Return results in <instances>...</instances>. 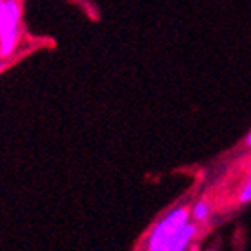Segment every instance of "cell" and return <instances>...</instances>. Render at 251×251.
Returning <instances> with one entry per match:
<instances>
[{
  "instance_id": "obj_1",
  "label": "cell",
  "mask_w": 251,
  "mask_h": 251,
  "mask_svg": "<svg viewBox=\"0 0 251 251\" xmlns=\"http://www.w3.org/2000/svg\"><path fill=\"white\" fill-rule=\"evenodd\" d=\"M190 208L188 206H176L163 215L156 225L152 226L146 241L147 251H160L185 225L190 223Z\"/></svg>"
},
{
  "instance_id": "obj_2",
  "label": "cell",
  "mask_w": 251,
  "mask_h": 251,
  "mask_svg": "<svg viewBox=\"0 0 251 251\" xmlns=\"http://www.w3.org/2000/svg\"><path fill=\"white\" fill-rule=\"evenodd\" d=\"M24 0H7V15L0 27V61H9L22 34Z\"/></svg>"
},
{
  "instance_id": "obj_3",
  "label": "cell",
  "mask_w": 251,
  "mask_h": 251,
  "mask_svg": "<svg viewBox=\"0 0 251 251\" xmlns=\"http://www.w3.org/2000/svg\"><path fill=\"white\" fill-rule=\"evenodd\" d=\"M196 233H198V226L194 225V223H188L160 251H187L190 242L194 241Z\"/></svg>"
},
{
  "instance_id": "obj_4",
  "label": "cell",
  "mask_w": 251,
  "mask_h": 251,
  "mask_svg": "<svg viewBox=\"0 0 251 251\" xmlns=\"http://www.w3.org/2000/svg\"><path fill=\"white\" fill-rule=\"evenodd\" d=\"M210 214H212V206L206 199H199L190 206V215H192L194 223H204L208 221Z\"/></svg>"
},
{
  "instance_id": "obj_5",
  "label": "cell",
  "mask_w": 251,
  "mask_h": 251,
  "mask_svg": "<svg viewBox=\"0 0 251 251\" xmlns=\"http://www.w3.org/2000/svg\"><path fill=\"white\" fill-rule=\"evenodd\" d=\"M251 201V176L248 178V181L244 183V187H242L241 194H239V203L241 204H246Z\"/></svg>"
},
{
  "instance_id": "obj_6",
  "label": "cell",
  "mask_w": 251,
  "mask_h": 251,
  "mask_svg": "<svg viewBox=\"0 0 251 251\" xmlns=\"http://www.w3.org/2000/svg\"><path fill=\"white\" fill-rule=\"evenodd\" d=\"M5 15H7V0H0V27L4 24Z\"/></svg>"
},
{
  "instance_id": "obj_7",
  "label": "cell",
  "mask_w": 251,
  "mask_h": 251,
  "mask_svg": "<svg viewBox=\"0 0 251 251\" xmlns=\"http://www.w3.org/2000/svg\"><path fill=\"white\" fill-rule=\"evenodd\" d=\"M15 61H16V59H9V61H0V74L4 72L5 68H9L11 65H15Z\"/></svg>"
},
{
  "instance_id": "obj_8",
  "label": "cell",
  "mask_w": 251,
  "mask_h": 251,
  "mask_svg": "<svg viewBox=\"0 0 251 251\" xmlns=\"http://www.w3.org/2000/svg\"><path fill=\"white\" fill-rule=\"evenodd\" d=\"M244 144H246L248 147H251V129H250V133L246 135V138H244Z\"/></svg>"
}]
</instances>
